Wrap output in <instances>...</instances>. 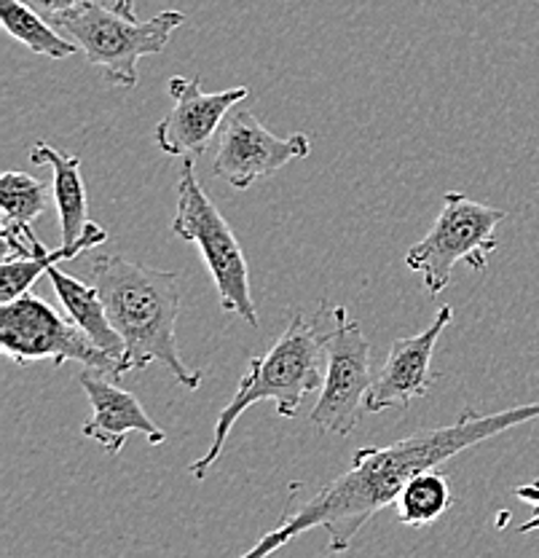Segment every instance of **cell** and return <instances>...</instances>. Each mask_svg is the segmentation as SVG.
<instances>
[{
  "label": "cell",
  "mask_w": 539,
  "mask_h": 558,
  "mask_svg": "<svg viewBox=\"0 0 539 558\" xmlns=\"http://www.w3.org/2000/svg\"><path fill=\"white\" fill-rule=\"evenodd\" d=\"M167 92H170L175 108L159 121L154 143L167 156H191V159H199L210 148L212 137L218 135L231 110L250 95L247 86H234V89L207 95L201 89L199 75H194V78L172 75L167 81Z\"/></svg>",
  "instance_id": "10"
},
{
  "label": "cell",
  "mask_w": 539,
  "mask_h": 558,
  "mask_svg": "<svg viewBox=\"0 0 539 558\" xmlns=\"http://www.w3.org/2000/svg\"><path fill=\"white\" fill-rule=\"evenodd\" d=\"M183 22L185 14L172 9L159 11L148 22H137L135 16L119 14L113 5L100 0H84L57 14L51 25L78 44L86 62L100 68L110 86L135 89L137 62L143 57L161 54Z\"/></svg>",
  "instance_id": "4"
},
{
  "label": "cell",
  "mask_w": 539,
  "mask_h": 558,
  "mask_svg": "<svg viewBox=\"0 0 539 558\" xmlns=\"http://www.w3.org/2000/svg\"><path fill=\"white\" fill-rule=\"evenodd\" d=\"M20 3L30 5V9L38 11L44 20L51 22L57 14H62V11H68V9H73V5L84 3V0H20Z\"/></svg>",
  "instance_id": "20"
},
{
  "label": "cell",
  "mask_w": 539,
  "mask_h": 558,
  "mask_svg": "<svg viewBox=\"0 0 539 558\" xmlns=\"http://www.w3.org/2000/svg\"><path fill=\"white\" fill-rule=\"evenodd\" d=\"M311 154V140L304 132L280 137L250 113V110H231L220 126L218 154L212 174L236 191H247L255 180L271 178L285 170L290 161L306 159Z\"/></svg>",
  "instance_id": "9"
},
{
  "label": "cell",
  "mask_w": 539,
  "mask_h": 558,
  "mask_svg": "<svg viewBox=\"0 0 539 558\" xmlns=\"http://www.w3.org/2000/svg\"><path fill=\"white\" fill-rule=\"evenodd\" d=\"M504 218L507 213L500 207L480 205L462 191H449L425 240L405 253V264L421 277L427 293L440 295L451 284L456 264L486 271L491 253L500 247L494 234Z\"/></svg>",
  "instance_id": "6"
},
{
  "label": "cell",
  "mask_w": 539,
  "mask_h": 558,
  "mask_svg": "<svg viewBox=\"0 0 539 558\" xmlns=\"http://www.w3.org/2000/svg\"><path fill=\"white\" fill-rule=\"evenodd\" d=\"M33 165H46L54 174L51 183V194H54L57 215H60V231L62 244L73 247L86 236L91 220H89V199H86L84 185V161L81 156L62 154V150L51 148L49 143H36L30 148Z\"/></svg>",
  "instance_id": "13"
},
{
  "label": "cell",
  "mask_w": 539,
  "mask_h": 558,
  "mask_svg": "<svg viewBox=\"0 0 539 558\" xmlns=\"http://www.w3.org/2000/svg\"><path fill=\"white\" fill-rule=\"evenodd\" d=\"M51 284H54V293L60 299L62 310L68 312V317L75 319L81 330H86L91 341L113 357L115 363L121 365V374H124V341L115 333V328L110 325V317L106 312V304H102V295L95 284H86L73 275H65L60 269V264L51 266L49 275Z\"/></svg>",
  "instance_id": "14"
},
{
  "label": "cell",
  "mask_w": 539,
  "mask_h": 558,
  "mask_svg": "<svg viewBox=\"0 0 539 558\" xmlns=\"http://www.w3.org/2000/svg\"><path fill=\"white\" fill-rule=\"evenodd\" d=\"M515 497L524 499V502H529L531 508H535V515H531V519L526 523H520L518 532L520 534L537 532V529H539V478L531 481V484H524V486L515 488Z\"/></svg>",
  "instance_id": "19"
},
{
  "label": "cell",
  "mask_w": 539,
  "mask_h": 558,
  "mask_svg": "<svg viewBox=\"0 0 539 558\" xmlns=\"http://www.w3.org/2000/svg\"><path fill=\"white\" fill-rule=\"evenodd\" d=\"M89 279L102 295L110 325L124 341V374L164 365L185 389H199L205 374L183 363L175 325L180 317V288L175 271L137 264L124 255H100L89 260Z\"/></svg>",
  "instance_id": "2"
},
{
  "label": "cell",
  "mask_w": 539,
  "mask_h": 558,
  "mask_svg": "<svg viewBox=\"0 0 539 558\" xmlns=\"http://www.w3.org/2000/svg\"><path fill=\"white\" fill-rule=\"evenodd\" d=\"M113 5L119 14H126V16H135V0H113Z\"/></svg>",
  "instance_id": "21"
},
{
  "label": "cell",
  "mask_w": 539,
  "mask_h": 558,
  "mask_svg": "<svg viewBox=\"0 0 539 558\" xmlns=\"http://www.w3.org/2000/svg\"><path fill=\"white\" fill-rule=\"evenodd\" d=\"M451 319H454V306H440L430 328L392 341L390 354H387L384 365L370 387L368 400H365V411L381 414V411L403 409L411 400L430 395L432 354Z\"/></svg>",
  "instance_id": "11"
},
{
  "label": "cell",
  "mask_w": 539,
  "mask_h": 558,
  "mask_svg": "<svg viewBox=\"0 0 539 558\" xmlns=\"http://www.w3.org/2000/svg\"><path fill=\"white\" fill-rule=\"evenodd\" d=\"M172 234L185 242H194L210 269L216 282L220 310L236 314L247 325L258 328V306L253 301L250 269H247L245 250L236 240L229 220L220 215L216 202L201 185L194 159L185 156L177 180V209L172 218Z\"/></svg>",
  "instance_id": "5"
},
{
  "label": "cell",
  "mask_w": 539,
  "mask_h": 558,
  "mask_svg": "<svg viewBox=\"0 0 539 558\" xmlns=\"http://www.w3.org/2000/svg\"><path fill=\"white\" fill-rule=\"evenodd\" d=\"M531 418H539V403L515 405L497 414H478L467 405L449 427L419 429L390 446L359 449L352 459V468L324 484L309 499L295 505V499L290 497L280 526L266 532L240 558H269L309 529H324L328 554H346L359 529L381 510L395 505L400 492L414 475L440 468L456 453L486 444Z\"/></svg>",
  "instance_id": "1"
},
{
  "label": "cell",
  "mask_w": 539,
  "mask_h": 558,
  "mask_svg": "<svg viewBox=\"0 0 539 558\" xmlns=\"http://www.w3.org/2000/svg\"><path fill=\"white\" fill-rule=\"evenodd\" d=\"M451 505H454V497H451V486L445 475L440 473V468L425 470V473L414 475L408 486L400 492L395 502L397 521L414 529L430 526Z\"/></svg>",
  "instance_id": "18"
},
{
  "label": "cell",
  "mask_w": 539,
  "mask_h": 558,
  "mask_svg": "<svg viewBox=\"0 0 539 558\" xmlns=\"http://www.w3.org/2000/svg\"><path fill=\"white\" fill-rule=\"evenodd\" d=\"M78 384L84 387L91 411H95V416L84 424V435L97 440L108 453L124 451L126 438L132 433H140L150 446L164 444V429L145 414L143 403L135 395L119 387V379L102 374V371L86 368L84 374H78Z\"/></svg>",
  "instance_id": "12"
},
{
  "label": "cell",
  "mask_w": 539,
  "mask_h": 558,
  "mask_svg": "<svg viewBox=\"0 0 539 558\" xmlns=\"http://www.w3.org/2000/svg\"><path fill=\"white\" fill-rule=\"evenodd\" d=\"M322 357L324 339L320 317L306 319L304 314H295L285 333L271 344L269 352L250 357V371L242 376V381L236 384L234 398L220 411L210 451L201 459H196V462H191L188 473L196 481L207 478L212 464L218 462L220 453L225 449V440H229L236 418L245 414L247 409H253L255 403L271 400L277 411H280V416L285 418L298 414L301 400L309 392L322 389Z\"/></svg>",
  "instance_id": "3"
},
{
  "label": "cell",
  "mask_w": 539,
  "mask_h": 558,
  "mask_svg": "<svg viewBox=\"0 0 539 558\" xmlns=\"http://www.w3.org/2000/svg\"><path fill=\"white\" fill-rule=\"evenodd\" d=\"M25 236H27V242H30V255H25V258H9V255H5L3 266H0V301H3V304L20 299V295L30 293V288L36 284V279H40V275H49L51 266L62 264V260L81 258V253H86V250H91V247H97V244L106 242L108 231L102 229V226L91 223L89 231H86V236L78 244H73V247L60 244L57 250L44 247L33 231H27Z\"/></svg>",
  "instance_id": "16"
},
{
  "label": "cell",
  "mask_w": 539,
  "mask_h": 558,
  "mask_svg": "<svg viewBox=\"0 0 539 558\" xmlns=\"http://www.w3.org/2000/svg\"><path fill=\"white\" fill-rule=\"evenodd\" d=\"M0 349L20 365L49 360L57 368L65 363H81L86 368L121 379V365L108 357L95 341L75 325L73 317H62L46 301L25 293L0 310Z\"/></svg>",
  "instance_id": "8"
},
{
  "label": "cell",
  "mask_w": 539,
  "mask_h": 558,
  "mask_svg": "<svg viewBox=\"0 0 539 558\" xmlns=\"http://www.w3.org/2000/svg\"><path fill=\"white\" fill-rule=\"evenodd\" d=\"M49 189L25 172L9 170L0 178V207H3V242L9 258H25L30 255L27 231L46 213L51 202Z\"/></svg>",
  "instance_id": "15"
},
{
  "label": "cell",
  "mask_w": 539,
  "mask_h": 558,
  "mask_svg": "<svg viewBox=\"0 0 539 558\" xmlns=\"http://www.w3.org/2000/svg\"><path fill=\"white\" fill-rule=\"evenodd\" d=\"M0 22H3L5 33L14 35L20 44H25L36 54L49 57V60H68L78 51V44H73L49 20H44L38 11L20 3V0H0Z\"/></svg>",
  "instance_id": "17"
},
{
  "label": "cell",
  "mask_w": 539,
  "mask_h": 558,
  "mask_svg": "<svg viewBox=\"0 0 539 558\" xmlns=\"http://www.w3.org/2000/svg\"><path fill=\"white\" fill-rule=\"evenodd\" d=\"M322 325L324 374L322 392L311 409V424L322 433L346 438L357 429L365 414L373 376H370V344L363 333V325L350 319L346 306H333L317 314Z\"/></svg>",
  "instance_id": "7"
}]
</instances>
